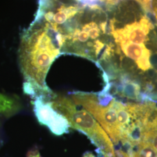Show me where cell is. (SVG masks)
<instances>
[{
  "mask_svg": "<svg viewBox=\"0 0 157 157\" xmlns=\"http://www.w3.org/2000/svg\"><path fill=\"white\" fill-rule=\"evenodd\" d=\"M83 157H95L92 153L91 152H86V154H84V155Z\"/></svg>",
  "mask_w": 157,
  "mask_h": 157,
  "instance_id": "7",
  "label": "cell"
},
{
  "mask_svg": "<svg viewBox=\"0 0 157 157\" xmlns=\"http://www.w3.org/2000/svg\"><path fill=\"white\" fill-rule=\"evenodd\" d=\"M71 98L78 107H82L94 118L107 133L112 143L118 144L122 141V135L118 121L116 100L105 90L98 93L73 91Z\"/></svg>",
  "mask_w": 157,
  "mask_h": 157,
  "instance_id": "3",
  "label": "cell"
},
{
  "mask_svg": "<svg viewBox=\"0 0 157 157\" xmlns=\"http://www.w3.org/2000/svg\"><path fill=\"white\" fill-rule=\"evenodd\" d=\"M20 108V102L16 97H12L0 93V113L6 116H11Z\"/></svg>",
  "mask_w": 157,
  "mask_h": 157,
  "instance_id": "5",
  "label": "cell"
},
{
  "mask_svg": "<svg viewBox=\"0 0 157 157\" xmlns=\"http://www.w3.org/2000/svg\"><path fill=\"white\" fill-rule=\"evenodd\" d=\"M54 93V92H53ZM51 95H40L33 98V110L40 124L47 127L56 136L67 133L70 128L67 119L51 105Z\"/></svg>",
  "mask_w": 157,
  "mask_h": 157,
  "instance_id": "4",
  "label": "cell"
},
{
  "mask_svg": "<svg viewBox=\"0 0 157 157\" xmlns=\"http://www.w3.org/2000/svg\"><path fill=\"white\" fill-rule=\"evenodd\" d=\"M28 157H41L37 150L30 151L28 154Z\"/></svg>",
  "mask_w": 157,
  "mask_h": 157,
  "instance_id": "6",
  "label": "cell"
},
{
  "mask_svg": "<svg viewBox=\"0 0 157 157\" xmlns=\"http://www.w3.org/2000/svg\"><path fill=\"white\" fill-rule=\"evenodd\" d=\"M61 54L56 33L44 21L36 19L23 34L18 51L19 62L25 82L23 91L31 98L49 93L45 78L52 63Z\"/></svg>",
  "mask_w": 157,
  "mask_h": 157,
  "instance_id": "1",
  "label": "cell"
},
{
  "mask_svg": "<svg viewBox=\"0 0 157 157\" xmlns=\"http://www.w3.org/2000/svg\"><path fill=\"white\" fill-rule=\"evenodd\" d=\"M51 105L67 119L70 128L87 136L104 157H116L113 144L107 133L94 118L83 108H78L71 98L53 93Z\"/></svg>",
  "mask_w": 157,
  "mask_h": 157,
  "instance_id": "2",
  "label": "cell"
}]
</instances>
